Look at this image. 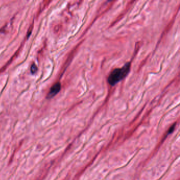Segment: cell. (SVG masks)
Listing matches in <instances>:
<instances>
[{
  "instance_id": "7a4b0ae2",
  "label": "cell",
  "mask_w": 180,
  "mask_h": 180,
  "mask_svg": "<svg viewBox=\"0 0 180 180\" xmlns=\"http://www.w3.org/2000/svg\"><path fill=\"white\" fill-rule=\"evenodd\" d=\"M60 89H61V84L60 83H55L51 87L49 93L47 95V98L49 99L52 98L60 91Z\"/></svg>"
},
{
  "instance_id": "6da1fadb",
  "label": "cell",
  "mask_w": 180,
  "mask_h": 180,
  "mask_svg": "<svg viewBox=\"0 0 180 180\" xmlns=\"http://www.w3.org/2000/svg\"><path fill=\"white\" fill-rule=\"evenodd\" d=\"M131 69V63H127L122 68H116L110 73L108 82L111 86H115L128 75Z\"/></svg>"
},
{
  "instance_id": "277c9868",
  "label": "cell",
  "mask_w": 180,
  "mask_h": 180,
  "mask_svg": "<svg viewBox=\"0 0 180 180\" xmlns=\"http://www.w3.org/2000/svg\"><path fill=\"white\" fill-rule=\"evenodd\" d=\"M175 124H174V125L172 127H171V128H170V131H169V133H171L172 132L173 130H174V129L175 128Z\"/></svg>"
},
{
  "instance_id": "3957f363",
  "label": "cell",
  "mask_w": 180,
  "mask_h": 180,
  "mask_svg": "<svg viewBox=\"0 0 180 180\" xmlns=\"http://www.w3.org/2000/svg\"><path fill=\"white\" fill-rule=\"evenodd\" d=\"M38 70V68H37V65H36V64L33 63V65H32L31 67V72L32 73H36Z\"/></svg>"
}]
</instances>
